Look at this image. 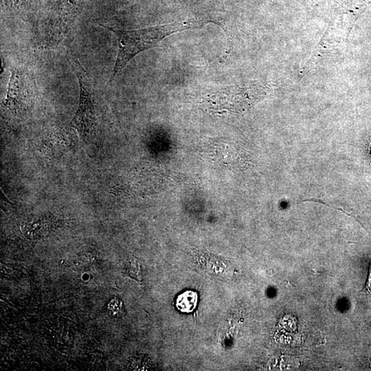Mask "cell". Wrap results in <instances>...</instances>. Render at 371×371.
Returning a JSON list of instances; mask_svg holds the SVG:
<instances>
[{
    "instance_id": "cell-5",
    "label": "cell",
    "mask_w": 371,
    "mask_h": 371,
    "mask_svg": "<svg viewBox=\"0 0 371 371\" xmlns=\"http://www.w3.org/2000/svg\"><path fill=\"white\" fill-rule=\"evenodd\" d=\"M127 272L129 277L138 281L141 280V269H140V264L136 261H131L129 263Z\"/></svg>"
},
{
    "instance_id": "cell-2",
    "label": "cell",
    "mask_w": 371,
    "mask_h": 371,
    "mask_svg": "<svg viewBox=\"0 0 371 371\" xmlns=\"http://www.w3.org/2000/svg\"><path fill=\"white\" fill-rule=\"evenodd\" d=\"M80 85L79 104L72 125L85 140L94 136L96 130V103L92 85L87 72L78 62L73 63Z\"/></svg>"
},
{
    "instance_id": "cell-1",
    "label": "cell",
    "mask_w": 371,
    "mask_h": 371,
    "mask_svg": "<svg viewBox=\"0 0 371 371\" xmlns=\"http://www.w3.org/2000/svg\"><path fill=\"white\" fill-rule=\"evenodd\" d=\"M206 23V21L203 20H187L131 30H119L100 25L114 33L118 40V56L110 82L114 80L116 75L121 72L127 64L139 53L152 48L171 34L190 29L200 28Z\"/></svg>"
},
{
    "instance_id": "cell-6",
    "label": "cell",
    "mask_w": 371,
    "mask_h": 371,
    "mask_svg": "<svg viewBox=\"0 0 371 371\" xmlns=\"http://www.w3.org/2000/svg\"><path fill=\"white\" fill-rule=\"evenodd\" d=\"M370 152H371V145L370 146Z\"/></svg>"
},
{
    "instance_id": "cell-4",
    "label": "cell",
    "mask_w": 371,
    "mask_h": 371,
    "mask_svg": "<svg viewBox=\"0 0 371 371\" xmlns=\"http://www.w3.org/2000/svg\"><path fill=\"white\" fill-rule=\"evenodd\" d=\"M107 311L112 317L120 318L125 314V307L120 299H111L107 305Z\"/></svg>"
},
{
    "instance_id": "cell-3",
    "label": "cell",
    "mask_w": 371,
    "mask_h": 371,
    "mask_svg": "<svg viewBox=\"0 0 371 371\" xmlns=\"http://www.w3.org/2000/svg\"><path fill=\"white\" fill-rule=\"evenodd\" d=\"M198 297L196 292L186 291L177 297V308L182 313H191L196 308Z\"/></svg>"
}]
</instances>
